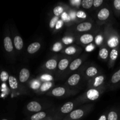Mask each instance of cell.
Masks as SVG:
<instances>
[{"mask_svg":"<svg viewBox=\"0 0 120 120\" xmlns=\"http://www.w3.org/2000/svg\"><path fill=\"white\" fill-rule=\"evenodd\" d=\"M27 109L31 112H39L42 109V106L36 101H31L27 105Z\"/></svg>","mask_w":120,"mask_h":120,"instance_id":"6da1fadb","label":"cell"},{"mask_svg":"<svg viewBox=\"0 0 120 120\" xmlns=\"http://www.w3.org/2000/svg\"><path fill=\"white\" fill-rule=\"evenodd\" d=\"M83 116H84V111L81 109H77L70 112L69 118L71 120H76L81 118Z\"/></svg>","mask_w":120,"mask_h":120,"instance_id":"7a4b0ae2","label":"cell"},{"mask_svg":"<svg viewBox=\"0 0 120 120\" xmlns=\"http://www.w3.org/2000/svg\"><path fill=\"white\" fill-rule=\"evenodd\" d=\"M30 76V73L28 69L23 68L21 70L19 73V81L21 83L26 82Z\"/></svg>","mask_w":120,"mask_h":120,"instance_id":"3957f363","label":"cell"},{"mask_svg":"<svg viewBox=\"0 0 120 120\" xmlns=\"http://www.w3.org/2000/svg\"><path fill=\"white\" fill-rule=\"evenodd\" d=\"M91 27H92V24L90 22H83L77 25V30L79 32L88 31L91 29Z\"/></svg>","mask_w":120,"mask_h":120,"instance_id":"277c9868","label":"cell"},{"mask_svg":"<svg viewBox=\"0 0 120 120\" xmlns=\"http://www.w3.org/2000/svg\"><path fill=\"white\" fill-rule=\"evenodd\" d=\"M41 44L39 42H34L29 45L28 47V52L30 54H33L38 51L41 48Z\"/></svg>","mask_w":120,"mask_h":120,"instance_id":"5b68a950","label":"cell"},{"mask_svg":"<svg viewBox=\"0 0 120 120\" xmlns=\"http://www.w3.org/2000/svg\"><path fill=\"white\" fill-rule=\"evenodd\" d=\"M99 92L96 89H90L87 93V97L90 100H96L99 97Z\"/></svg>","mask_w":120,"mask_h":120,"instance_id":"8992f818","label":"cell"},{"mask_svg":"<svg viewBox=\"0 0 120 120\" xmlns=\"http://www.w3.org/2000/svg\"><path fill=\"white\" fill-rule=\"evenodd\" d=\"M4 46L5 49L8 52H11L13 50V45L11 39L9 37L7 36L4 39Z\"/></svg>","mask_w":120,"mask_h":120,"instance_id":"52a82bcc","label":"cell"},{"mask_svg":"<svg viewBox=\"0 0 120 120\" xmlns=\"http://www.w3.org/2000/svg\"><path fill=\"white\" fill-rule=\"evenodd\" d=\"M110 16V11L107 8H103L98 12L97 16L100 20H105Z\"/></svg>","mask_w":120,"mask_h":120,"instance_id":"ba28073f","label":"cell"},{"mask_svg":"<svg viewBox=\"0 0 120 120\" xmlns=\"http://www.w3.org/2000/svg\"><path fill=\"white\" fill-rule=\"evenodd\" d=\"M80 80V75L78 74H74L69 77L68 82L69 85L73 86L76 85L79 82Z\"/></svg>","mask_w":120,"mask_h":120,"instance_id":"9c48e42d","label":"cell"},{"mask_svg":"<svg viewBox=\"0 0 120 120\" xmlns=\"http://www.w3.org/2000/svg\"><path fill=\"white\" fill-rule=\"evenodd\" d=\"M73 108V103L72 102H68L64 104L61 108V112L63 114L70 112Z\"/></svg>","mask_w":120,"mask_h":120,"instance_id":"30bf717a","label":"cell"},{"mask_svg":"<svg viewBox=\"0 0 120 120\" xmlns=\"http://www.w3.org/2000/svg\"><path fill=\"white\" fill-rule=\"evenodd\" d=\"M94 39L93 36L90 34H84L83 35L80 37L81 42L83 44H89V43H91Z\"/></svg>","mask_w":120,"mask_h":120,"instance_id":"8fae6325","label":"cell"},{"mask_svg":"<svg viewBox=\"0 0 120 120\" xmlns=\"http://www.w3.org/2000/svg\"><path fill=\"white\" fill-rule=\"evenodd\" d=\"M14 42L15 48L17 50H21V49H22L23 45V42L22 38L20 37L19 36H16L14 38Z\"/></svg>","mask_w":120,"mask_h":120,"instance_id":"7c38bea8","label":"cell"},{"mask_svg":"<svg viewBox=\"0 0 120 120\" xmlns=\"http://www.w3.org/2000/svg\"><path fill=\"white\" fill-rule=\"evenodd\" d=\"M66 90L63 87H59L55 88L52 91V94L56 97H61L65 94Z\"/></svg>","mask_w":120,"mask_h":120,"instance_id":"4fadbf2b","label":"cell"},{"mask_svg":"<svg viewBox=\"0 0 120 120\" xmlns=\"http://www.w3.org/2000/svg\"><path fill=\"white\" fill-rule=\"evenodd\" d=\"M108 45L110 48H116L119 45V39L117 36H112L108 41Z\"/></svg>","mask_w":120,"mask_h":120,"instance_id":"5bb4252c","label":"cell"},{"mask_svg":"<svg viewBox=\"0 0 120 120\" xmlns=\"http://www.w3.org/2000/svg\"><path fill=\"white\" fill-rule=\"evenodd\" d=\"M82 63V60L80 59H76L73 61L70 65V69L71 70H75L79 68Z\"/></svg>","mask_w":120,"mask_h":120,"instance_id":"9a60e30c","label":"cell"},{"mask_svg":"<svg viewBox=\"0 0 120 120\" xmlns=\"http://www.w3.org/2000/svg\"><path fill=\"white\" fill-rule=\"evenodd\" d=\"M46 68L49 70H53L57 66V61L55 59H50L46 63Z\"/></svg>","mask_w":120,"mask_h":120,"instance_id":"2e32d148","label":"cell"},{"mask_svg":"<svg viewBox=\"0 0 120 120\" xmlns=\"http://www.w3.org/2000/svg\"><path fill=\"white\" fill-rule=\"evenodd\" d=\"M46 114L45 112H39L32 115L30 117V120H42L45 118Z\"/></svg>","mask_w":120,"mask_h":120,"instance_id":"e0dca14e","label":"cell"},{"mask_svg":"<svg viewBox=\"0 0 120 120\" xmlns=\"http://www.w3.org/2000/svg\"><path fill=\"white\" fill-rule=\"evenodd\" d=\"M9 86L11 89H16L18 88V82L17 80L16 79L15 77L12 76H9Z\"/></svg>","mask_w":120,"mask_h":120,"instance_id":"ac0fdd59","label":"cell"},{"mask_svg":"<svg viewBox=\"0 0 120 120\" xmlns=\"http://www.w3.org/2000/svg\"><path fill=\"white\" fill-rule=\"evenodd\" d=\"M68 65H69V60L66 59H63L61 60L59 63L58 68L60 70H64L68 68Z\"/></svg>","mask_w":120,"mask_h":120,"instance_id":"d6986e66","label":"cell"},{"mask_svg":"<svg viewBox=\"0 0 120 120\" xmlns=\"http://www.w3.org/2000/svg\"><path fill=\"white\" fill-rule=\"evenodd\" d=\"M97 69H96L95 67L91 66L89 67L86 70V75H87L89 77H93L95 75H97Z\"/></svg>","mask_w":120,"mask_h":120,"instance_id":"ffe728a7","label":"cell"},{"mask_svg":"<svg viewBox=\"0 0 120 120\" xmlns=\"http://www.w3.org/2000/svg\"><path fill=\"white\" fill-rule=\"evenodd\" d=\"M93 0H84L82 1V5L85 9H89L93 5Z\"/></svg>","mask_w":120,"mask_h":120,"instance_id":"44dd1931","label":"cell"},{"mask_svg":"<svg viewBox=\"0 0 120 120\" xmlns=\"http://www.w3.org/2000/svg\"><path fill=\"white\" fill-rule=\"evenodd\" d=\"M120 82V69L115 73L111 77V82L114 84Z\"/></svg>","mask_w":120,"mask_h":120,"instance_id":"7402d4cb","label":"cell"},{"mask_svg":"<svg viewBox=\"0 0 120 120\" xmlns=\"http://www.w3.org/2000/svg\"><path fill=\"white\" fill-rule=\"evenodd\" d=\"M52 86V83L50 82H46L42 84L41 87V91H46Z\"/></svg>","mask_w":120,"mask_h":120,"instance_id":"603a6c76","label":"cell"},{"mask_svg":"<svg viewBox=\"0 0 120 120\" xmlns=\"http://www.w3.org/2000/svg\"><path fill=\"white\" fill-rule=\"evenodd\" d=\"M104 77L103 76H97L96 79H95L94 83V87H98L100 85L103 83V82H104Z\"/></svg>","mask_w":120,"mask_h":120,"instance_id":"cb8c5ba5","label":"cell"},{"mask_svg":"<svg viewBox=\"0 0 120 120\" xmlns=\"http://www.w3.org/2000/svg\"><path fill=\"white\" fill-rule=\"evenodd\" d=\"M99 56L103 59H105L109 56V52L106 48H103L99 52Z\"/></svg>","mask_w":120,"mask_h":120,"instance_id":"d4e9b609","label":"cell"},{"mask_svg":"<svg viewBox=\"0 0 120 120\" xmlns=\"http://www.w3.org/2000/svg\"><path fill=\"white\" fill-rule=\"evenodd\" d=\"M107 120H118V115L115 111H111L108 115Z\"/></svg>","mask_w":120,"mask_h":120,"instance_id":"484cf974","label":"cell"},{"mask_svg":"<svg viewBox=\"0 0 120 120\" xmlns=\"http://www.w3.org/2000/svg\"><path fill=\"white\" fill-rule=\"evenodd\" d=\"M63 8L61 6H57L53 9V13L56 16H59L63 13Z\"/></svg>","mask_w":120,"mask_h":120,"instance_id":"4316f807","label":"cell"},{"mask_svg":"<svg viewBox=\"0 0 120 120\" xmlns=\"http://www.w3.org/2000/svg\"><path fill=\"white\" fill-rule=\"evenodd\" d=\"M118 56V51L116 49H113L110 53V59L112 61L116 60Z\"/></svg>","mask_w":120,"mask_h":120,"instance_id":"83f0119b","label":"cell"},{"mask_svg":"<svg viewBox=\"0 0 120 120\" xmlns=\"http://www.w3.org/2000/svg\"><path fill=\"white\" fill-rule=\"evenodd\" d=\"M0 78H1V81L2 82H5L6 81L9 80V76L8 73L5 71H2L1 73V75H0Z\"/></svg>","mask_w":120,"mask_h":120,"instance_id":"f1b7e54d","label":"cell"},{"mask_svg":"<svg viewBox=\"0 0 120 120\" xmlns=\"http://www.w3.org/2000/svg\"><path fill=\"white\" fill-rule=\"evenodd\" d=\"M64 52L69 55H71L75 54L76 52V49L75 47L73 46H69L68 47L64 50Z\"/></svg>","mask_w":120,"mask_h":120,"instance_id":"f546056e","label":"cell"},{"mask_svg":"<svg viewBox=\"0 0 120 120\" xmlns=\"http://www.w3.org/2000/svg\"><path fill=\"white\" fill-rule=\"evenodd\" d=\"M62 49V43L60 42H56L55 44L53 45V46L52 50H53L55 52H59L60 50H61V49Z\"/></svg>","mask_w":120,"mask_h":120,"instance_id":"4dcf8cb0","label":"cell"},{"mask_svg":"<svg viewBox=\"0 0 120 120\" xmlns=\"http://www.w3.org/2000/svg\"><path fill=\"white\" fill-rule=\"evenodd\" d=\"M58 16H54L52 19H51L50 22V24H49V26H50V28H53L54 27H56V23L58 22Z\"/></svg>","mask_w":120,"mask_h":120,"instance_id":"1f68e13d","label":"cell"},{"mask_svg":"<svg viewBox=\"0 0 120 120\" xmlns=\"http://www.w3.org/2000/svg\"><path fill=\"white\" fill-rule=\"evenodd\" d=\"M42 80L46 81V82H50V81L52 80L53 77L49 75H44L41 77Z\"/></svg>","mask_w":120,"mask_h":120,"instance_id":"d6a6232c","label":"cell"},{"mask_svg":"<svg viewBox=\"0 0 120 120\" xmlns=\"http://www.w3.org/2000/svg\"><path fill=\"white\" fill-rule=\"evenodd\" d=\"M76 16L78 18H86V14L84 12L80 11L76 14Z\"/></svg>","mask_w":120,"mask_h":120,"instance_id":"836d02e7","label":"cell"},{"mask_svg":"<svg viewBox=\"0 0 120 120\" xmlns=\"http://www.w3.org/2000/svg\"><path fill=\"white\" fill-rule=\"evenodd\" d=\"M114 6L117 10L120 11V0H115L114 1Z\"/></svg>","mask_w":120,"mask_h":120,"instance_id":"e575fe53","label":"cell"},{"mask_svg":"<svg viewBox=\"0 0 120 120\" xmlns=\"http://www.w3.org/2000/svg\"><path fill=\"white\" fill-rule=\"evenodd\" d=\"M103 0H94L93 2V5L95 7H98L103 4Z\"/></svg>","mask_w":120,"mask_h":120,"instance_id":"d590c367","label":"cell"},{"mask_svg":"<svg viewBox=\"0 0 120 120\" xmlns=\"http://www.w3.org/2000/svg\"><path fill=\"white\" fill-rule=\"evenodd\" d=\"M63 25V21H62V20H59L58 22H57V23H56V25L55 28H56V29H60V28H62Z\"/></svg>","mask_w":120,"mask_h":120,"instance_id":"8d00e7d4","label":"cell"},{"mask_svg":"<svg viewBox=\"0 0 120 120\" xmlns=\"http://www.w3.org/2000/svg\"><path fill=\"white\" fill-rule=\"evenodd\" d=\"M72 39L69 38H64L63 39V42L65 44H69V43H72Z\"/></svg>","mask_w":120,"mask_h":120,"instance_id":"74e56055","label":"cell"},{"mask_svg":"<svg viewBox=\"0 0 120 120\" xmlns=\"http://www.w3.org/2000/svg\"><path fill=\"white\" fill-rule=\"evenodd\" d=\"M102 41H103V38H102L101 36L100 35H98L96 37V42L97 45H100Z\"/></svg>","mask_w":120,"mask_h":120,"instance_id":"f35d334b","label":"cell"},{"mask_svg":"<svg viewBox=\"0 0 120 120\" xmlns=\"http://www.w3.org/2000/svg\"><path fill=\"white\" fill-rule=\"evenodd\" d=\"M39 82L35 81L32 83V87L34 89H37V88L39 87Z\"/></svg>","mask_w":120,"mask_h":120,"instance_id":"ab89813d","label":"cell"},{"mask_svg":"<svg viewBox=\"0 0 120 120\" xmlns=\"http://www.w3.org/2000/svg\"><path fill=\"white\" fill-rule=\"evenodd\" d=\"M93 49V47L92 45H91V46H87V48H86L87 51H88V52L91 51V50H92Z\"/></svg>","mask_w":120,"mask_h":120,"instance_id":"60d3db41","label":"cell"},{"mask_svg":"<svg viewBox=\"0 0 120 120\" xmlns=\"http://www.w3.org/2000/svg\"><path fill=\"white\" fill-rule=\"evenodd\" d=\"M98 120H107L106 116H104V115H103V116H101L100 117V118Z\"/></svg>","mask_w":120,"mask_h":120,"instance_id":"b9f144b4","label":"cell"},{"mask_svg":"<svg viewBox=\"0 0 120 120\" xmlns=\"http://www.w3.org/2000/svg\"><path fill=\"white\" fill-rule=\"evenodd\" d=\"M2 120H7V119H2Z\"/></svg>","mask_w":120,"mask_h":120,"instance_id":"7bdbcfd3","label":"cell"}]
</instances>
